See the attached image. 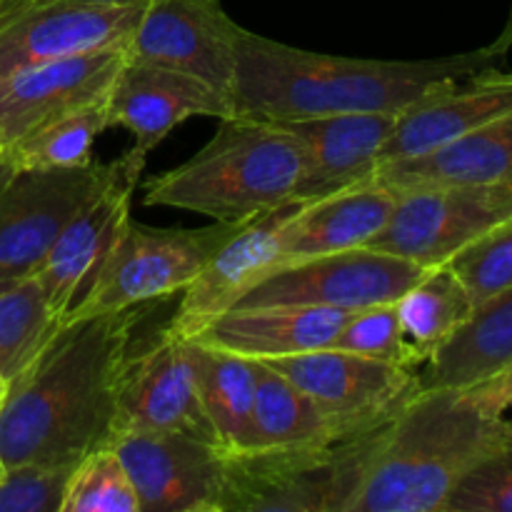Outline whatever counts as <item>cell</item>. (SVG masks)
<instances>
[{
    "mask_svg": "<svg viewBox=\"0 0 512 512\" xmlns=\"http://www.w3.org/2000/svg\"><path fill=\"white\" fill-rule=\"evenodd\" d=\"M510 410H512V403H510Z\"/></svg>",
    "mask_w": 512,
    "mask_h": 512,
    "instance_id": "ee69618b",
    "label": "cell"
},
{
    "mask_svg": "<svg viewBox=\"0 0 512 512\" xmlns=\"http://www.w3.org/2000/svg\"><path fill=\"white\" fill-rule=\"evenodd\" d=\"M338 443L328 418L293 380L255 360L253 445L258 448H295V445Z\"/></svg>",
    "mask_w": 512,
    "mask_h": 512,
    "instance_id": "484cf974",
    "label": "cell"
},
{
    "mask_svg": "<svg viewBox=\"0 0 512 512\" xmlns=\"http://www.w3.org/2000/svg\"><path fill=\"white\" fill-rule=\"evenodd\" d=\"M125 65V50H95L28 65L0 78V148L53 120L105 103Z\"/></svg>",
    "mask_w": 512,
    "mask_h": 512,
    "instance_id": "2e32d148",
    "label": "cell"
},
{
    "mask_svg": "<svg viewBox=\"0 0 512 512\" xmlns=\"http://www.w3.org/2000/svg\"><path fill=\"white\" fill-rule=\"evenodd\" d=\"M145 305L70 318L58 325L33 363L10 380L0 410V458L75 463L113 435L118 378Z\"/></svg>",
    "mask_w": 512,
    "mask_h": 512,
    "instance_id": "6da1fadb",
    "label": "cell"
},
{
    "mask_svg": "<svg viewBox=\"0 0 512 512\" xmlns=\"http://www.w3.org/2000/svg\"><path fill=\"white\" fill-rule=\"evenodd\" d=\"M125 430L183 433L220 448L200 403L190 340L180 338L168 325L140 345L130 340L120 365L113 435Z\"/></svg>",
    "mask_w": 512,
    "mask_h": 512,
    "instance_id": "30bf717a",
    "label": "cell"
},
{
    "mask_svg": "<svg viewBox=\"0 0 512 512\" xmlns=\"http://www.w3.org/2000/svg\"><path fill=\"white\" fill-rule=\"evenodd\" d=\"M445 512H512V425L510 433L460 480Z\"/></svg>",
    "mask_w": 512,
    "mask_h": 512,
    "instance_id": "d6a6232c",
    "label": "cell"
},
{
    "mask_svg": "<svg viewBox=\"0 0 512 512\" xmlns=\"http://www.w3.org/2000/svg\"><path fill=\"white\" fill-rule=\"evenodd\" d=\"M398 115L345 113L275 120L303 148V175L293 193L295 203H310L373 178Z\"/></svg>",
    "mask_w": 512,
    "mask_h": 512,
    "instance_id": "d6986e66",
    "label": "cell"
},
{
    "mask_svg": "<svg viewBox=\"0 0 512 512\" xmlns=\"http://www.w3.org/2000/svg\"><path fill=\"white\" fill-rule=\"evenodd\" d=\"M238 33L220 0H150L125 45V60L193 75L235 108Z\"/></svg>",
    "mask_w": 512,
    "mask_h": 512,
    "instance_id": "7c38bea8",
    "label": "cell"
},
{
    "mask_svg": "<svg viewBox=\"0 0 512 512\" xmlns=\"http://www.w3.org/2000/svg\"><path fill=\"white\" fill-rule=\"evenodd\" d=\"M395 208V190L370 178L340 193L295 205L280 240V265L368 248ZM275 268V270H278Z\"/></svg>",
    "mask_w": 512,
    "mask_h": 512,
    "instance_id": "44dd1931",
    "label": "cell"
},
{
    "mask_svg": "<svg viewBox=\"0 0 512 512\" xmlns=\"http://www.w3.org/2000/svg\"><path fill=\"white\" fill-rule=\"evenodd\" d=\"M140 512H218L225 450L183 433H115Z\"/></svg>",
    "mask_w": 512,
    "mask_h": 512,
    "instance_id": "9a60e30c",
    "label": "cell"
},
{
    "mask_svg": "<svg viewBox=\"0 0 512 512\" xmlns=\"http://www.w3.org/2000/svg\"><path fill=\"white\" fill-rule=\"evenodd\" d=\"M303 175L298 138L275 120L233 115L198 153L145 185V205L243 225L293 200Z\"/></svg>",
    "mask_w": 512,
    "mask_h": 512,
    "instance_id": "277c9868",
    "label": "cell"
},
{
    "mask_svg": "<svg viewBox=\"0 0 512 512\" xmlns=\"http://www.w3.org/2000/svg\"><path fill=\"white\" fill-rule=\"evenodd\" d=\"M475 308L473 295L448 263L428 268L398 300L400 325L405 338L425 355L435 353Z\"/></svg>",
    "mask_w": 512,
    "mask_h": 512,
    "instance_id": "4316f807",
    "label": "cell"
},
{
    "mask_svg": "<svg viewBox=\"0 0 512 512\" xmlns=\"http://www.w3.org/2000/svg\"><path fill=\"white\" fill-rule=\"evenodd\" d=\"M373 178L390 190L418 185H512V110L430 153L383 163Z\"/></svg>",
    "mask_w": 512,
    "mask_h": 512,
    "instance_id": "603a6c76",
    "label": "cell"
},
{
    "mask_svg": "<svg viewBox=\"0 0 512 512\" xmlns=\"http://www.w3.org/2000/svg\"><path fill=\"white\" fill-rule=\"evenodd\" d=\"M510 110L512 73L488 68L455 80L398 115L380 165L430 153Z\"/></svg>",
    "mask_w": 512,
    "mask_h": 512,
    "instance_id": "ffe728a7",
    "label": "cell"
},
{
    "mask_svg": "<svg viewBox=\"0 0 512 512\" xmlns=\"http://www.w3.org/2000/svg\"><path fill=\"white\" fill-rule=\"evenodd\" d=\"M8 393H10V378H5V375L0 373V410H3L5 400H8Z\"/></svg>",
    "mask_w": 512,
    "mask_h": 512,
    "instance_id": "74e56055",
    "label": "cell"
},
{
    "mask_svg": "<svg viewBox=\"0 0 512 512\" xmlns=\"http://www.w3.org/2000/svg\"><path fill=\"white\" fill-rule=\"evenodd\" d=\"M0 153H3V148H0Z\"/></svg>",
    "mask_w": 512,
    "mask_h": 512,
    "instance_id": "7bdbcfd3",
    "label": "cell"
},
{
    "mask_svg": "<svg viewBox=\"0 0 512 512\" xmlns=\"http://www.w3.org/2000/svg\"><path fill=\"white\" fill-rule=\"evenodd\" d=\"M118 170V160L60 170L15 168L0 185V278H33L55 240Z\"/></svg>",
    "mask_w": 512,
    "mask_h": 512,
    "instance_id": "ba28073f",
    "label": "cell"
},
{
    "mask_svg": "<svg viewBox=\"0 0 512 512\" xmlns=\"http://www.w3.org/2000/svg\"><path fill=\"white\" fill-rule=\"evenodd\" d=\"M510 425L470 390L420 388L370 435L345 512H445L460 480Z\"/></svg>",
    "mask_w": 512,
    "mask_h": 512,
    "instance_id": "3957f363",
    "label": "cell"
},
{
    "mask_svg": "<svg viewBox=\"0 0 512 512\" xmlns=\"http://www.w3.org/2000/svg\"><path fill=\"white\" fill-rule=\"evenodd\" d=\"M13 170H15L13 160H10V155L3 150V153H0V185L10 178V173H13Z\"/></svg>",
    "mask_w": 512,
    "mask_h": 512,
    "instance_id": "8d00e7d4",
    "label": "cell"
},
{
    "mask_svg": "<svg viewBox=\"0 0 512 512\" xmlns=\"http://www.w3.org/2000/svg\"><path fill=\"white\" fill-rule=\"evenodd\" d=\"M235 228L238 225L215 223L200 230H153L130 220L108 263L65 320L135 308L183 293Z\"/></svg>",
    "mask_w": 512,
    "mask_h": 512,
    "instance_id": "8992f818",
    "label": "cell"
},
{
    "mask_svg": "<svg viewBox=\"0 0 512 512\" xmlns=\"http://www.w3.org/2000/svg\"><path fill=\"white\" fill-rule=\"evenodd\" d=\"M448 265L463 280L475 305L500 290L512 288V218L460 250Z\"/></svg>",
    "mask_w": 512,
    "mask_h": 512,
    "instance_id": "1f68e13d",
    "label": "cell"
},
{
    "mask_svg": "<svg viewBox=\"0 0 512 512\" xmlns=\"http://www.w3.org/2000/svg\"><path fill=\"white\" fill-rule=\"evenodd\" d=\"M428 268L370 248L343 250L283 265L255 283L235 308L315 305L360 310L395 303Z\"/></svg>",
    "mask_w": 512,
    "mask_h": 512,
    "instance_id": "4fadbf2b",
    "label": "cell"
},
{
    "mask_svg": "<svg viewBox=\"0 0 512 512\" xmlns=\"http://www.w3.org/2000/svg\"><path fill=\"white\" fill-rule=\"evenodd\" d=\"M120 165V160H118ZM140 180L120 165L113 183L63 230L50 253L35 270V283L50 313L63 323L83 300L108 263L110 253L133 220V195Z\"/></svg>",
    "mask_w": 512,
    "mask_h": 512,
    "instance_id": "ac0fdd59",
    "label": "cell"
},
{
    "mask_svg": "<svg viewBox=\"0 0 512 512\" xmlns=\"http://www.w3.org/2000/svg\"><path fill=\"white\" fill-rule=\"evenodd\" d=\"M295 200L238 225L205 260L193 283L183 290L168 328L180 338H195L215 318L240 303L255 283L280 265L283 228L295 210Z\"/></svg>",
    "mask_w": 512,
    "mask_h": 512,
    "instance_id": "e0dca14e",
    "label": "cell"
},
{
    "mask_svg": "<svg viewBox=\"0 0 512 512\" xmlns=\"http://www.w3.org/2000/svg\"><path fill=\"white\" fill-rule=\"evenodd\" d=\"M73 465L25 463L8 468L0 480V512H63Z\"/></svg>",
    "mask_w": 512,
    "mask_h": 512,
    "instance_id": "836d02e7",
    "label": "cell"
},
{
    "mask_svg": "<svg viewBox=\"0 0 512 512\" xmlns=\"http://www.w3.org/2000/svg\"><path fill=\"white\" fill-rule=\"evenodd\" d=\"M488 48L493 50L498 58H505V55H508V50L512 48V5H510V15H508V20H505L503 30H500V35L488 45Z\"/></svg>",
    "mask_w": 512,
    "mask_h": 512,
    "instance_id": "d590c367",
    "label": "cell"
},
{
    "mask_svg": "<svg viewBox=\"0 0 512 512\" xmlns=\"http://www.w3.org/2000/svg\"><path fill=\"white\" fill-rule=\"evenodd\" d=\"M470 393L483 403L485 410H490L493 415H505L512 403V365L495 378L470 388Z\"/></svg>",
    "mask_w": 512,
    "mask_h": 512,
    "instance_id": "e575fe53",
    "label": "cell"
},
{
    "mask_svg": "<svg viewBox=\"0 0 512 512\" xmlns=\"http://www.w3.org/2000/svg\"><path fill=\"white\" fill-rule=\"evenodd\" d=\"M63 512H140L133 480L113 445H98L75 460Z\"/></svg>",
    "mask_w": 512,
    "mask_h": 512,
    "instance_id": "f546056e",
    "label": "cell"
},
{
    "mask_svg": "<svg viewBox=\"0 0 512 512\" xmlns=\"http://www.w3.org/2000/svg\"><path fill=\"white\" fill-rule=\"evenodd\" d=\"M485 48L428 60H365L315 53L240 28L235 115L298 120L345 113H403L460 78L498 68Z\"/></svg>",
    "mask_w": 512,
    "mask_h": 512,
    "instance_id": "7a4b0ae2",
    "label": "cell"
},
{
    "mask_svg": "<svg viewBox=\"0 0 512 512\" xmlns=\"http://www.w3.org/2000/svg\"><path fill=\"white\" fill-rule=\"evenodd\" d=\"M58 325L35 278L20 280L0 295V373L10 380L18 378Z\"/></svg>",
    "mask_w": 512,
    "mask_h": 512,
    "instance_id": "f1b7e54d",
    "label": "cell"
},
{
    "mask_svg": "<svg viewBox=\"0 0 512 512\" xmlns=\"http://www.w3.org/2000/svg\"><path fill=\"white\" fill-rule=\"evenodd\" d=\"M512 218V185H418L395 190V208L370 250L423 268L445 265Z\"/></svg>",
    "mask_w": 512,
    "mask_h": 512,
    "instance_id": "52a82bcc",
    "label": "cell"
},
{
    "mask_svg": "<svg viewBox=\"0 0 512 512\" xmlns=\"http://www.w3.org/2000/svg\"><path fill=\"white\" fill-rule=\"evenodd\" d=\"M8 3H10V0H0V10H3Z\"/></svg>",
    "mask_w": 512,
    "mask_h": 512,
    "instance_id": "b9f144b4",
    "label": "cell"
},
{
    "mask_svg": "<svg viewBox=\"0 0 512 512\" xmlns=\"http://www.w3.org/2000/svg\"><path fill=\"white\" fill-rule=\"evenodd\" d=\"M145 5L10 0L0 10V78L28 65L130 43Z\"/></svg>",
    "mask_w": 512,
    "mask_h": 512,
    "instance_id": "8fae6325",
    "label": "cell"
},
{
    "mask_svg": "<svg viewBox=\"0 0 512 512\" xmlns=\"http://www.w3.org/2000/svg\"><path fill=\"white\" fill-rule=\"evenodd\" d=\"M108 100L53 120L5 148L15 168L60 170L93 163L95 140L108 130Z\"/></svg>",
    "mask_w": 512,
    "mask_h": 512,
    "instance_id": "83f0119b",
    "label": "cell"
},
{
    "mask_svg": "<svg viewBox=\"0 0 512 512\" xmlns=\"http://www.w3.org/2000/svg\"><path fill=\"white\" fill-rule=\"evenodd\" d=\"M5 470H8V468H5V463H3V458H0V480H3V475H5Z\"/></svg>",
    "mask_w": 512,
    "mask_h": 512,
    "instance_id": "60d3db41",
    "label": "cell"
},
{
    "mask_svg": "<svg viewBox=\"0 0 512 512\" xmlns=\"http://www.w3.org/2000/svg\"><path fill=\"white\" fill-rule=\"evenodd\" d=\"M420 388L470 390L512 365V288L480 300L470 318L430 355Z\"/></svg>",
    "mask_w": 512,
    "mask_h": 512,
    "instance_id": "cb8c5ba5",
    "label": "cell"
},
{
    "mask_svg": "<svg viewBox=\"0 0 512 512\" xmlns=\"http://www.w3.org/2000/svg\"><path fill=\"white\" fill-rule=\"evenodd\" d=\"M18 283H20V280H15V278H0V295L8 293V290L15 288Z\"/></svg>",
    "mask_w": 512,
    "mask_h": 512,
    "instance_id": "f35d334b",
    "label": "cell"
},
{
    "mask_svg": "<svg viewBox=\"0 0 512 512\" xmlns=\"http://www.w3.org/2000/svg\"><path fill=\"white\" fill-rule=\"evenodd\" d=\"M100 3H118V5H148L150 0H100Z\"/></svg>",
    "mask_w": 512,
    "mask_h": 512,
    "instance_id": "ab89813d",
    "label": "cell"
},
{
    "mask_svg": "<svg viewBox=\"0 0 512 512\" xmlns=\"http://www.w3.org/2000/svg\"><path fill=\"white\" fill-rule=\"evenodd\" d=\"M200 403L225 453H243L253 445L255 360L190 340Z\"/></svg>",
    "mask_w": 512,
    "mask_h": 512,
    "instance_id": "d4e9b609",
    "label": "cell"
},
{
    "mask_svg": "<svg viewBox=\"0 0 512 512\" xmlns=\"http://www.w3.org/2000/svg\"><path fill=\"white\" fill-rule=\"evenodd\" d=\"M348 313L350 310L315 305L233 308L190 340L248 360H275L330 348Z\"/></svg>",
    "mask_w": 512,
    "mask_h": 512,
    "instance_id": "7402d4cb",
    "label": "cell"
},
{
    "mask_svg": "<svg viewBox=\"0 0 512 512\" xmlns=\"http://www.w3.org/2000/svg\"><path fill=\"white\" fill-rule=\"evenodd\" d=\"M330 348L363 355V358L383 360V363H393L408 370H418V365L428 360L405 338L395 303L350 310L338 338L333 340Z\"/></svg>",
    "mask_w": 512,
    "mask_h": 512,
    "instance_id": "4dcf8cb0",
    "label": "cell"
},
{
    "mask_svg": "<svg viewBox=\"0 0 512 512\" xmlns=\"http://www.w3.org/2000/svg\"><path fill=\"white\" fill-rule=\"evenodd\" d=\"M260 363L270 365L305 390L328 418L338 440L380 430L420 390L418 370L338 348H320Z\"/></svg>",
    "mask_w": 512,
    "mask_h": 512,
    "instance_id": "9c48e42d",
    "label": "cell"
},
{
    "mask_svg": "<svg viewBox=\"0 0 512 512\" xmlns=\"http://www.w3.org/2000/svg\"><path fill=\"white\" fill-rule=\"evenodd\" d=\"M370 435L225 453L218 512H345Z\"/></svg>",
    "mask_w": 512,
    "mask_h": 512,
    "instance_id": "5b68a950",
    "label": "cell"
},
{
    "mask_svg": "<svg viewBox=\"0 0 512 512\" xmlns=\"http://www.w3.org/2000/svg\"><path fill=\"white\" fill-rule=\"evenodd\" d=\"M233 118L235 108L225 95L193 75L158 65L128 63L108 95L110 128L133 135V145L120 158L125 173L140 180L148 155L188 118Z\"/></svg>",
    "mask_w": 512,
    "mask_h": 512,
    "instance_id": "5bb4252c",
    "label": "cell"
}]
</instances>
